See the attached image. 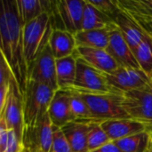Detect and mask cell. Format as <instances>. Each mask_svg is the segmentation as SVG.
<instances>
[{"mask_svg": "<svg viewBox=\"0 0 152 152\" xmlns=\"http://www.w3.org/2000/svg\"><path fill=\"white\" fill-rule=\"evenodd\" d=\"M23 24L16 0H2L0 14L1 55L8 63L23 97L28 82V67L23 50Z\"/></svg>", "mask_w": 152, "mask_h": 152, "instance_id": "1", "label": "cell"}, {"mask_svg": "<svg viewBox=\"0 0 152 152\" xmlns=\"http://www.w3.org/2000/svg\"><path fill=\"white\" fill-rule=\"evenodd\" d=\"M53 28L51 12H44L23 26V50L28 67L49 44Z\"/></svg>", "mask_w": 152, "mask_h": 152, "instance_id": "2", "label": "cell"}, {"mask_svg": "<svg viewBox=\"0 0 152 152\" xmlns=\"http://www.w3.org/2000/svg\"><path fill=\"white\" fill-rule=\"evenodd\" d=\"M55 92L45 85L28 80L23 95L24 127L34 126L48 113Z\"/></svg>", "mask_w": 152, "mask_h": 152, "instance_id": "3", "label": "cell"}, {"mask_svg": "<svg viewBox=\"0 0 152 152\" xmlns=\"http://www.w3.org/2000/svg\"><path fill=\"white\" fill-rule=\"evenodd\" d=\"M68 92H74L83 95L112 94L108 87L103 72L93 68L79 57H77L76 79L72 88Z\"/></svg>", "mask_w": 152, "mask_h": 152, "instance_id": "4", "label": "cell"}, {"mask_svg": "<svg viewBox=\"0 0 152 152\" xmlns=\"http://www.w3.org/2000/svg\"><path fill=\"white\" fill-rule=\"evenodd\" d=\"M94 119L106 120L131 119L122 106V95L108 94L102 95H83Z\"/></svg>", "mask_w": 152, "mask_h": 152, "instance_id": "5", "label": "cell"}, {"mask_svg": "<svg viewBox=\"0 0 152 152\" xmlns=\"http://www.w3.org/2000/svg\"><path fill=\"white\" fill-rule=\"evenodd\" d=\"M103 76L110 91L120 95L151 84L149 76L140 69L119 66L110 73H103Z\"/></svg>", "mask_w": 152, "mask_h": 152, "instance_id": "6", "label": "cell"}, {"mask_svg": "<svg viewBox=\"0 0 152 152\" xmlns=\"http://www.w3.org/2000/svg\"><path fill=\"white\" fill-rule=\"evenodd\" d=\"M122 106L131 119L152 125V85L122 94Z\"/></svg>", "mask_w": 152, "mask_h": 152, "instance_id": "7", "label": "cell"}, {"mask_svg": "<svg viewBox=\"0 0 152 152\" xmlns=\"http://www.w3.org/2000/svg\"><path fill=\"white\" fill-rule=\"evenodd\" d=\"M0 119H3L8 130L14 131L19 139L22 140L24 130L23 120V97L14 77L12 79L11 87L4 106L0 110ZM22 143V142H21Z\"/></svg>", "mask_w": 152, "mask_h": 152, "instance_id": "8", "label": "cell"}, {"mask_svg": "<svg viewBox=\"0 0 152 152\" xmlns=\"http://www.w3.org/2000/svg\"><path fill=\"white\" fill-rule=\"evenodd\" d=\"M21 142L26 152H50L53 144V124L48 113L34 126L24 127Z\"/></svg>", "mask_w": 152, "mask_h": 152, "instance_id": "9", "label": "cell"}, {"mask_svg": "<svg viewBox=\"0 0 152 152\" xmlns=\"http://www.w3.org/2000/svg\"><path fill=\"white\" fill-rule=\"evenodd\" d=\"M28 80L45 85L54 91L59 90L56 76V59L49 44L28 66Z\"/></svg>", "mask_w": 152, "mask_h": 152, "instance_id": "10", "label": "cell"}, {"mask_svg": "<svg viewBox=\"0 0 152 152\" xmlns=\"http://www.w3.org/2000/svg\"><path fill=\"white\" fill-rule=\"evenodd\" d=\"M54 4L63 29L74 36L82 30L85 0H60Z\"/></svg>", "mask_w": 152, "mask_h": 152, "instance_id": "11", "label": "cell"}, {"mask_svg": "<svg viewBox=\"0 0 152 152\" xmlns=\"http://www.w3.org/2000/svg\"><path fill=\"white\" fill-rule=\"evenodd\" d=\"M106 51L116 61L118 66L142 69L134 52L131 50L116 25L110 30V41Z\"/></svg>", "mask_w": 152, "mask_h": 152, "instance_id": "12", "label": "cell"}, {"mask_svg": "<svg viewBox=\"0 0 152 152\" xmlns=\"http://www.w3.org/2000/svg\"><path fill=\"white\" fill-rule=\"evenodd\" d=\"M101 126L110 141L114 142L142 132H148L152 125L134 119H116L103 121L101 123Z\"/></svg>", "mask_w": 152, "mask_h": 152, "instance_id": "13", "label": "cell"}, {"mask_svg": "<svg viewBox=\"0 0 152 152\" xmlns=\"http://www.w3.org/2000/svg\"><path fill=\"white\" fill-rule=\"evenodd\" d=\"M48 116L53 126L59 128L75 121L69 105V92L63 90L55 92L48 109Z\"/></svg>", "mask_w": 152, "mask_h": 152, "instance_id": "14", "label": "cell"}, {"mask_svg": "<svg viewBox=\"0 0 152 152\" xmlns=\"http://www.w3.org/2000/svg\"><path fill=\"white\" fill-rule=\"evenodd\" d=\"M75 54L93 68L103 73H110L119 67L110 53L103 49L78 46Z\"/></svg>", "mask_w": 152, "mask_h": 152, "instance_id": "15", "label": "cell"}, {"mask_svg": "<svg viewBox=\"0 0 152 152\" xmlns=\"http://www.w3.org/2000/svg\"><path fill=\"white\" fill-rule=\"evenodd\" d=\"M113 22L120 31L126 42L130 46L131 50L134 52L142 42L145 33L141 29L137 23L121 9L115 15Z\"/></svg>", "mask_w": 152, "mask_h": 152, "instance_id": "16", "label": "cell"}, {"mask_svg": "<svg viewBox=\"0 0 152 152\" xmlns=\"http://www.w3.org/2000/svg\"><path fill=\"white\" fill-rule=\"evenodd\" d=\"M91 122H83L76 120L68 123L66 126L61 128L70 146L72 152H89L87 138Z\"/></svg>", "mask_w": 152, "mask_h": 152, "instance_id": "17", "label": "cell"}, {"mask_svg": "<svg viewBox=\"0 0 152 152\" xmlns=\"http://www.w3.org/2000/svg\"><path fill=\"white\" fill-rule=\"evenodd\" d=\"M49 45L56 60L71 56L77 50L75 36L63 28H54L49 40Z\"/></svg>", "mask_w": 152, "mask_h": 152, "instance_id": "18", "label": "cell"}, {"mask_svg": "<svg viewBox=\"0 0 152 152\" xmlns=\"http://www.w3.org/2000/svg\"><path fill=\"white\" fill-rule=\"evenodd\" d=\"M77 75V56L56 60V76L59 90L69 91L75 82Z\"/></svg>", "mask_w": 152, "mask_h": 152, "instance_id": "19", "label": "cell"}, {"mask_svg": "<svg viewBox=\"0 0 152 152\" xmlns=\"http://www.w3.org/2000/svg\"><path fill=\"white\" fill-rule=\"evenodd\" d=\"M111 28L103 29L80 30L75 35L77 46L106 50L109 45L110 30Z\"/></svg>", "mask_w": 152, "mask_h": 152, "instance_id": "20", "label": "cell"}, {"mask_svg": "<svg viewBox=\"0 0 152 152\" xmlns=\"http://www.w3.org/2000/svg\"><path fill=\"white\" fill-rule=\"evenodd\" d=\"M85 8L82 20V30H92V29H103L111 28L114 22L111 18L100 12L88 0H85Z\"/></svg>", "mask_w": 152, "mask_h": 152, "instance_id": "21", "label": "cell"}, {"mask_svg": "<svg viewBox=\"0 0 152 152\" xmlns=\"http://www.w3.org/2000/svg\"><path fill=\"white\" fill-rule=\"evenodd\" d=\"M19 17L23 26L44 12H50L51 2L41 0H16Z\"/></svg>", "mask_w": 152, "mask_h": 152, "instance_id": "22", "label": "cell"}, {"mask_svg": "<svg viewBox=\"0 0 152 152\" xmlns=\"http://www.w3.org/2000/svg\"><path fill=\"white\" fill-rule=\"evenodd\" d=\"M118 7L133 17L152 19V0H117Z\"/></svg>", "mask_w": 152, "mask_h": 152, "instance_id": "23", "label": "cell"}, {"mask_svg": "<svg viewBox=\"0 0 152 152\" xmlns=\"http://www.w3.org/2000/svg\"><path fill=\"white\" fill-rule=\"evenodd\" d=\"M114 142L122 152H148L149 133L142 132L114 141Z\"/></svg>", "mask_w": 152, "mask_h": 152, "instance_id": "24", "label": "cell"}, {"mask_svg": "<svg viewBox=\"0 0 152 152\" xmlns=\"http://www.w3.org/2000/svg\"><path fill=\"white\" fill-rule=\"evenodd\" d=\"M135 58L141 67V69L149 76L152 77V37L145 34V37L134 52Z\"/></svg>", "mask_w": 152, "mask_h": 152, "instance_id": "25", "label": "cell"}, {"mask_svg": "<svg viewBox=\"0 0 152 152\" xmlns=\"http://www.w3.org/2000/svg\"><path fill=\"white\" fill-rule=\"evenodd\" d=\"M69 105L71 112L74 116L75 121H86V120H95L93 118L90 110L84 100L82 94L77 93L69 92ZM102 123V122H101Z\"/></svg>", "mask_w": 152, "mask_h": 152, "instance_id": "26", "label": "cell"}, {"mask_svg": "<svg viewBox=\"0 0 152 152\" xmlns=\"http://www.w3.org/2000/svg\"><path fill=\"white\" fill-rule=\"evenodd\" d=\"M111 142L107 134L101 126L100 122H91L88 133L87 144L89 152L99 149L104 144Z\"/></svg>", "mask_w": 152, "mask_h": 152, "instance_id": "27", "label": "cell"}, {"mask_svg": "<svg viewBox=\"0 0 152 152\" xmlns=\"http://www.w3.org/2000/svg\"><path fill=\"white\" fill-rule=\"evenodd\" d=\"M13 75L12 70L6 62L5 59L1 55V63H0V110H3L7 95L10 91L11 83Z\"/></svg>", "mask_w": 152, "mask_h": 152, "instance_id": "28", "label": "cell"}, {"mask_svg": "<svg viewBox=\"0 0 152 152\" xmlns=\"http://www.w3.org/2000/svg\"><path fill=\"white\" fill-rule=\"evenodd\" d=\"M50 152H72L61 128L53 126V144Z\"/></svg>", "mask_w": 152, "mask_h": 152, "instance_id": "29", "label": "cell"}, {"mask_svg": "<svg viewBox=\"0 0 152 152\" xmlns=\"http://www.w3.org/2000/svg\"><path fill=\"white\" fill-rule=\"evenodd\" d=\"M88 2L91 4H93L95 8H97L100 12L111 18L112 20L115 15L120 10L117 0H99V1L88 0Z\"/></svg>", "mask_w": 152, "mask_h": 152, "instance_id": "30", "label": "cell"}, {"mask_svg": "<svg viewBox=\"0 0 152 152\" xmlns=\"http://www.w3.org/2000/svg\"><path fill=\"white\" fill-rule=\"evenodd\" d=\"M22 150H23V146L17 134L12 130H9L7 145L4 152H21Z\"/></svg>", "mask_w": 152, "mask_h": 152, "instance_id": "31", "label": "cell"}, {"mask_svg": "<svg viewBox=\"0 0 152 152\" xmlns=\"http://www.w3.org/2000/svg\"><path fill=\"white\" fill-rule=\"evenodd\" d=\"M130 17L137 23V25L141 28V29L146 35L152 37V19H142V18H137V17H133V16H130Z\"/></svg>", "mask_w": 152, "mask_h": 152, "instance_id": "32", "label": "cell"}, {"mask_svg": "<svg viewBox=\"0 0 152 152\" xmlns=\"http://www.w3.org/2000/svg\"><path fill=\"white\" fill-rule=\"evenodd\" d=\"M90 152H122V151L116 145V143L114 142L111 141V142L104 144L103 146L100 147L99 149Z\"/></svg>", "mask_w": 152, "mask_h": 152, "instance_id": "33", "label": "cell"}, {"mask_svg": "<svg viewBox=\"0 0 152 152\" xmlns=\"http://www.w3.org/2000/svg\"><path fill=\"white\" fill-rule=\"evenodd\" d=\"M149 133V146H148V152H152V127L148 131Z\"/></svg>", "mask_w": 152, "mask_h": 152, "instance_id": "34", "label": "cell"}, {"mask_svg": "<svg viewBox=\"0 0 152 152\" xmlns=\"http://www.w3.org/2000/svg\"><path fill=\"white\" fill-rule=\"evenodd\" d=\"M21 152H26V151H24V150H22V151H21Z\"/></svg>", "mask_w": 152, "mask_h": 152, "instance_id": "35", "label": "cell"}, {"mask_svg": "<svg viewBox=\"0 0 152 152\" xmlns=\"http://www.w3.org/2000/svg\"><path fill=\"white\" fill-rule=\"evenodd\" d=\"M151 85H152V77H151Z\"/></svg>", "mask_w": 152, "mask_h": 152, "instance_id": "36", "label": "cell"}]
</instances>
